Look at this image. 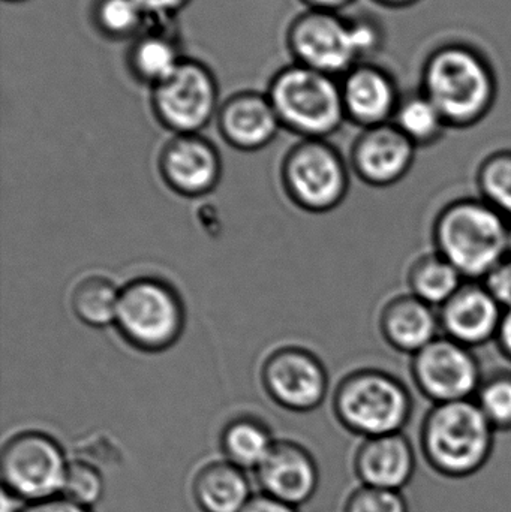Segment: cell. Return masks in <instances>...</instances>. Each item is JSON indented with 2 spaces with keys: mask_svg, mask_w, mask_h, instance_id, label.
<instances>
[{
  "mask_svg": "<svg viewBox=\"0 0 511 512\" xmlns=\"http://www.w3.org/2000/svg\"><path fill=\"white\" fill-rule=\"evenodd\" d=\"M419 89L437 105L450 129L473 128L497 102V72L476 45L447 41L426 56Z\"/></svg>",
  "mask_w": 511,
  "mask_h": 512,
  "instance_id": "obj_1",
  "label": "cell"
},
{
  "mask_svg": "<svg viewBox=\"0 0 511 512\" xmlns=\"http://www.w3.org/2000/svg\"><path fill=\"white\" fill-rule=\"evenodd\" d=\"M510 221L480 197L452 201L432 227L435 252L467 280H483L507 256Z\"/></svg>",
  "mask_w": 511,
  "mask_h": 512,
  "instance_id": "obj_2",
  "label": "cell"
},
{
  "mask_svg": "<svg viewBox=\"0 0 511 512\" xmlns=\"http://www.w3.org/2000/svg\"><path fill=\"white\" fill-rule=\"evenodd\" d=\"M497 430L474 399L432 405L420 427L426 463L447 478L477 474L491 459Z\"/></svg>",
  "mask_w": 511,
  "mask_h": 512,
  "instance_id": "obj_3",
  "label": "cell"
},
{
  "mask_svg": "<svg viewBox=\"0 0 511 512\" xmlns=\"http://www.w3.org/2000/svg\"><path fill=\"white\" fill-rule=\"evenodd\" d=\"M266 93L282 128L302 140H327L347 122L341 80L299 63L279 69Z\"/></svg>",
  "mask_w": 511,
  "mask_h": 512,
  "instance_id": "obj_4",
  "label": "cell"
},
{
  "mask_svg": "<svg viewBox=\"0 0 511 512\" xmlns=\"http://www.w3.org/2000/svg\"><path fill=\"white\" fill-rule=\"evenodd\" d=\"M413 409L407 385L375 367L348 373L333 396V412L341 426L362 439L404 432Z\"/></svg>",
  "mask_w": 511,
  "mask_h": 512,
  "instance_id": "obj_5",
  "label": "cell"
},
{
  "mask_svg": "<svg viewBox=\"0 0 511 512\" xmlns=\"http://www.w3.org/2000/svg\"><path fill=\"white\" fill-rule=\"evenodd\" d=\"M186 324L182 295L167 280L143 276L120 288L114 327L132 348L158 354L173 348Z\"/></svg>",
  "mask_w": 511,
  "mask_h": 512,
  "instance_id": "obj_6",
  "label": "cell"
},
{
  "mask_svg": "<svg viewBox=\"0 0 511 512\" xmlns=\"http://www.w3.org/2000/svg\"><path fill=\"white\" fill-rule=\"evenodd\" d=\"M281 180L291 203L309 213L338 209L350 191V168L327 140H300L281 167Z\"/></svg>",
  "mask_w": 511,
  "mask_h": 512,
  "instance_id": "obj_7",
  "label": "cell"
},
{
  "mask_svg": "<svg viewBox=\"0 0 511 512\" xmlns=\"http://www.w3.org/2000/svg\"><path fill=\"white\" fill-rule=\"evenodd\" d=\"M156 120L174 135L200 134L218 116L219 84L206 63L182 60L161 83L150 87Z\"/></svg>",
  "mask_w": 511,
  "mask_h": 512,
  "instance_id": "obj_8",
  "label": "cell"
},
{
  "mask_svg": "<svg viewBox=\"0 0 511 512\" xmlns=\"http://www.w3.org/2000/svg\"><path fill=\"white\" fill-rule=\"evenodd\" d=\"M68 463L53 436L36 430L17 433L2 448L3 490L27 504L56 498L62 493Z\"/></svg>",
  "mask_w": 511,
  "mask_h": 512,
  "instance_id": "obj_9",
  "label": "cell"
},
{
  "mask_svg": "<svg viewBox=\"0 0 511 512\" xmlns=\"http://www.w3.org/2000/svg\"><path fill=\"white\" fill-rule=\"evenodd\" d=\"M294 63L341 78L360 63L353 21L344 12L306 8L287 29Z\"/></svg>",
  "mask_w": 511,
  "mask_h": 512,
  "instance_id": "obj_10",
  "label": "cell"
},
{
  "mask_svg": "<svg viewBox=\"0 0 511 512\" xmlns=\"http://www.w3.org/2000/svg\"><path fill=\"white\" fill-rule=\"evenodd\" d=\"M414 385L432 405L471 400L482 385V364L474 349L443 336L411 357Z\"/></svg>",
  "mask_w": 511,
  "mask_h": 512,
  "instance_id": "obj_11",
  "label": "cell"
},
{
  "mask_svg": "<svg viewBox=\"0 0 511 512\" xmlns=\"http://www.w3.org/2000/svg\"><path fill=\"white\" fill-rule=\"evenodd\" d=\"M264 391L276 405L293 412H309L326 400L329 373L323 361L302 346H282L261 367Z\"/></svg>",
  "mask_w": 511,
  "mask_h": 512,
  "instance_id": "obj_12",
  "label": "cell"
},
{
  "mask_svg": "<svg viewBox=\"0 0 511 512\" xmlns=\"http://www.w3.org/2000/svg\"><path fill=\"white\" fill-rule=\"evenodd\" d=\"M158 170L174 194L185 198L206 197L221 182V153L200 134L174 135L159 153Z\"/></svg>",
  "mask_w": 511,
  "mask_h": 512,
  "instance_id": "obj_13",
  "label": "cell"
},
{
  "mask_svg": "<svg viewBox=\"0 0 511 512\" xmlns=\"http://www.w3.org/2000/svg\"><path fill=\"white\" fill-rule=\"evenodd\" d=\"M417 147L393 123L362 129L350 152V168L372 188L404 180L416 161Z\"/></svg>",
  "mask_w": 511,
  "mask_h": 512,
  "instance_id": "obj_14",
  "label": "cell"
},
{
  "mask_svg": "<svg viewBox=\"0 0 511 512\" xmlns=\"http://www.w3.org/2000/svg\"><path fill=\"white\" fill-rule=\"evenodd\" d=\"M339 80L347 122L360 129L392 123L402 92L389 69L369 60L357 63Z\"/></svg>",
  "mask_w": 511,
  "mask_h": 512,
  "instance_id": "obj_15",
  "label": "cell"
},
{
  "mask_svg": "<svg viewBox=\"0 0 511 512\" xmlns=\"http://www.w3.org/2000/svg\"><path fill=\"white\" fill-rule=\"evenodd\" d=\"M438 315L443 336L476 349L495 342L504 309L480 280H467Z\"/></svg>",
  "mask_w": 511,
  "mask_h": 512,
  "instance_id": "obj_16",
  "label": "cell"
},
{
  "mask_svg": "<svg viewBox=\"0 0 511 512\" xmlns=\"http://www.w3.org/2000/svg\"><path fill=\"white\" fill-rule=\"evenodd\" d=\"M255 474L264 495L296 508L312 499L320 481L314 456L293 441H276Z\"/></svg>",
  "mask_w": 511,
  "mask_h": 512,
  "instance_id": "obj_17",
  "label": "cell"
},
{
  "mask_svg": "<svg viewBox=\"0 0 511 512\" xmlns=\"http://www.w3.org/2000/svg\"><path fill=\"white\" fill-rule=\"evenodd\" d=\"M216 125L225 143L240 152L264 149L282 128L269 95L254 90H243L225 99Z\"/></svg>",
  "mask_w": 511,
  "mask_h": 512,
  "instance_id": "obj_18",
  "label": "cell"
},
{
  "mask_svg": "<svg viewBox=\"0 0 511 512\" xmlns=\"http://www.w3.org/2000/svg\"><path fill=\"white\" fill-rule=\"evenodd\" d=\"M353 469L362 486L402 492L416 472V450L404 432L366 438L354 453Z\"/></svg>",
  "mask_w": 511,
  "mask_h": 512,
  "instance_id": "obj_19",
  "label": "cell"
},
{
  "mask_svg": "<svg viewBox=\"0 0 511 512\" xmlns=\"http://www.w3.org/2000/svg\"><path fill=\"white\" fill-rule=\"evenodd\" d=\"M380 331L387 345L413 357L441 336L440 315L438 309L407 292L384 304Z\"/></svg>",
  "mask_w": 511,
  "mask_h": 512,
  "instance_id": "obj_20",
  "label": "cell"
},
{
  "mask_svg": "<svg viewBox=\"0 0 511 512\" xmlns=\"http://www.w3.org/2000/svg\"><path fill=\"white\" fill-rule=\"evenodd\" d=\"M192 493L203 512H242L252 498L245 472L228 460L201 468L195 475Z\"/></svg>",
  "mask_w": 511,
  "mask_h": 512,
  "instance_id": "obj_21",
  "label": "cell"
},
{
  "mask_svg": "<svg viewBox=\"0 0 511 512\" xmlns=\"http://www.w3.org/2000/svg\"><path fill=\"white\" fill-rule=\"evenodd\" d=\"M185 59L179 42L165 29V23H153L132 41L128 65L132 75L150 87L173 74Z\"/></svg>",
  "mask_w": 511,
  "mask_h": 512,
  "instance_id": "obj_22",
  "label": "cell"
},
{
  "mask_svg": "<svg viewBox=\"0 0 511 512\" xmlns=\"http://www.w3.org/2000/svg\"><path fill=\"white\" fill-rule=\"evenodd\" d=\"M408 292L440 309L467 282L458 268L438 252L420 255L407 274Z\"/></svg>",
  "mask_w": 511,
  "mask_h": 512,
  "instance_id": "obj_23",
  "label": "cell"
},
{
  "mask_svg": "<svg viewBox=\"0 0 511 512\" xmlns=\"http://www.w3.org/2000/svg\"><path fill=\"white\" fill-rule=\"evenodd\" d=\"M392 123L417 149L434 146L450 129L437 105L420 89L402 93Z\"/></svg>",
  "mask_w": 511,
  "mask_h": 512,
  "instance_id": "obj_24",
  "label": "cell"
},
{
  "mask_svg": "<svg viewBox=\"0 0 511 512\" xmlns=\"http://www.w3.org/2000/svg\"><path fill=\"white\" fill-rule=\"evenodd\" d=\"M269 427L251 415L231 420L222 430L221 447L228 462L245 469H257L275 445Z\"/></svg>",
  "mask_w": 511,
  "mask_h": 512,
  "instance_id": "obj_25",
  "label": "cell"
},
{
  "mask_svg": "<svg viewBox=\"0 0 511 512\" xmlns=\"http://www.w3.org/2000/svg\"><path fill=\"white\" fill-rule=\"evenodd\" d=\"M120 288L101 274L83 277L72 289L71 309L75 318L92 328L114 325Z\"/></svg>",
  "mask_w": 511,
  "mask_h": 512,
  "instance_id": "obj_26",
  "label": "cell"
},
{
  "mask_svg": "<svg viewBox=\"0 0 511 512\" xmlns=\"http://www.w3.org/2000/svg\"><path fill=\"white\" fill-rule=\"evenodd\" d=\"M92 17L96 29L111 39L134 41L153 24L135 0H96Z\"/></svg>",
  "mask_w": 511,
  "mask_h": 512,
  "instance_id": "obj_27",
  "label": "cell"
},
{
  "mask_svg": "<svg viewBox=\"0 0 511 512\" xmlns=\"http://www.w3.org/2000/svg\"><path fill=\"white\" fill-rule=\"evenodd\" d=\"M480 198L511 222V149L497 150L477 170Z\"/></svg>",
  "mask_w": 511,
  "mask_h": 512,
  "instance_id": "obj_28",
  "label": "cell"
},
{
  "mask_svg": "<svg viewBox=\"0 0 511 512\" xmlns=\"http://www.w3.org/2000/svg\"><path fill=\"white\" fill-rule=\"evenodd\" d=\"M474 402L497 432L511 430L510 370H501L494 375L485 376L474 396Z\"/></svg>",
  "mask_w": 511,
  "mask_h": 512,
  "instance_id": "obj_29",
  "label": "cell"
},
{
  "mask_svg": "<svg viewBox=\"0 0 511 512\" xmlns=\"http://www.w3.org/2000/svg\"><path fill=\"white\" fill-rule=\"evenodd\" d=\"M104 478L92 463L74 460L68 463L60 496L84 508H92L104 496Z\"/></svg>",
  "mask_w": 511,
  "mask_h": 512,
  "instance_id": "obj_30",
  "label": "cell"
},
{
  "mask_svg": "<svg viewBox=\"0 0 511 512\" xmlns=\"http://www.w3.org/2000/svg\"><path fill=\"white\" fill-rule=\"evenodd\" d=\"M344 512H410L407 499L399 490L362 486L350 493Z\"/></svg>",
  "mask_w": 511,
  "mask_h": 512,
  "instance_id": "obj_31",
  "label": "cell"
},
{
  "mask_svg": "<svg viewBox=\"0 0 511 512\" xmlns=\"http://www.w3.org/2000/svg\"><path fill=\"white\" fill-rule=\"evenodd\" d=\"M353 21L354 39L360 62H369L374 59L384 45V27L374 15H357L351 17Z\"/></svg>",
  "mask_w": 511,
  "mask_h": 512,
  "instance_id": "obj_32",
  "label": "cell"
},
{
  "mask_svg": "<svg viewBox=\"0 0 511 512\" xmlns=\"http://www.w3.org/2000/svg\"><path fill=\"white\" fill-rule=\"evenodd\" d=\"M504 310L511 309V258L506 256L480 280Z\"/></svg>",
  "mask_w": 511,
  "mask_h": 512,
  "instance_id": "obj_33",
  "label": "cell"
},
{
  "mask_svg": "<svg viewBox=\"0 0 511 512\" xmlns=\"http://www.w3.org/2000/svg\"><path fill=\"white\" fill-rule=\"evenodd\" d=\"M153 23H167L179 14L191 0H135Z\"/></svg>",
  "mask_w": 511,
  "mask_h": 512,
  "instance_id": "obj_34",
  "label": "cell"
},
{
  "mask_svg": "<svg viewBox=\"0 0 511 512\" xmlns=\"http://www.w3.org/2000/svg\"><path fill=\"white\" fill-rule=\"evenodd\" d=\"M18 512H92L89 508L80 507L74 502L68 501L63 496L44 499V501L30 502L24 505Z\"/></svg>",
  "mask_w": 511,
  "mask_h": 512,
  "instance_id": "obj_35",
  "label": "cell"
},
{
  "mask_svg": "<svg viewBox=\"0 0 511 512\" xmlns=\"http://www.w3.org/2000/svg\"><path fill=\"white\" fill-rule=\"evenodd\" d=\"M242 512H297V508L263 493V495L252 496Z\"/></svg>",
  "mask_w": 511,
  "mask_h": 512,
  "instance_id": "obj_36",
  "label": "cell"
},
{
  "mask_svg": "<svg viewBox=\"0 0 511 512\" xmlns=\"http://www.w3.org/2000/svg\"><path fill=\"white\" fill-rule=\"evenodd\" d=\"M495 343H497L503 357H506L511 363V309L504 310Z\"/></svg>",
  "mask_w": 511,
  "mask_h": 512,
  "instance_id": "obj_37",
  "label": "cell"
},
{
  "mask_svg": "<svg viewBox=\"0 0 511 512\" xmlns=\"http://www.w3.org/2000/svg\"><path fill=\"white\" fill-rule=\"evenodd\" d=\"M306 8L327 9V11L344 12L348 6L354 5L357 0H302Z\"/></svg>",
  "mask_w": 511,
  "mask_h": 512,
  "instance_id": "obj_38",
  "label": "cell"
},
{
  "mask_svg": "<svg viewBox=\"0 0 511 512\" xmlns=\"http://www.w3.org/2000/svg\"><path fill=\"white\" fill-rule=\"evenodd\" d=\"M374 2L378 3L380 6H384V8L405 9L416 5L420 0H374Z\"/></svg>",
  "mask_w": 511,
  "mask_h": 512,
  "instance_id": "obj_39",
  "label": "cell"
},
{
  "mask_svg": "<svg viewBox=\"0 0 511 512\" xmlns=\"http://www.w3.org/2000/svg\"><path fill=\"white\" fill-rule=\"evenodd\" d=\"M507 256L511 258V222L509 227V236H507Z\"/></svg>",
  "mask_w": 511,
  "mask_h": 512,
  "instance_id": "obj_40",
  "label": "cell"
},
{
  "mask_svg": "<svg viewBox=\"0 0 511 512\" xmlns=\"http://www.w3.org/2000/svg\"><path fill=\"white\" fill-rule=\"evenodd\" d=\"M5 2H9V3H23V2H27V0H5Z\"/></svg>",
  "mask_w": 511,
  "mask_h": 512,
  "instance_id": "obj_41",
  "label": "cell"
}]
</instances>
